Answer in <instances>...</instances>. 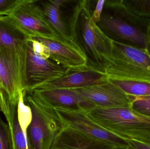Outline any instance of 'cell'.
<instances>
[{
  "label": "cell",
  "instance_id": "obj_1",
  "mask_svg": "<svg viewBox=\"0 0 150 149\" xmlns=\"http://www.w3.org/2000/svg\"><path fill=\"white\" fill-rule=\"evenodd\" d=\"M108 10L101 22L113 41L146 50L150 18L141 17L128 9L120 1H105Z\"/></svg>",
  "mask_w": 150,
  "mask_h": 149
},
{
  "label": "cell",
  "instance_id": "obj_2",
  "mask_svg": "<svg viewBox=\"0 0 150 149\" xmlns=\"http://www.w3.org/2000/svg\"><path fill=\"white\" fill-rule=\"evenodd\" d=\"M93 121L125 140L150 143V118L130 107H95L85 112Z\"/></svg>",
  "mask_w": 150,
  "mask_h": 149
},
{
  "label": "cell",
  "instance_id": "obj_3",
  "mask_svg": "<svg viewBox=\"0 0 150 149\" xmlns=\"http://www.w3.org/2000/svg\"><path fill=\"white\" fill-rule=\"evenodd\" d=\"M103 70L109 80L150 83V57L147 50L112 40V50L103 56Z\"/></svg>",
  "mask_w": 150,
  "mask_h": 149
},
{
  "label": "cell",
  "instance_id": "obj_4",
  "mask_svg": "<svg viewBox=\"0 0 150 149\" xmlns=\"http://www.w3.org/2000/svg\"><path fill=\"white\" fill-rule=\"evenodd\" d=\"M24 100L30 107L32 120L27 136L33 149H50L62 128L54 107L38 91H24Z\"/></svg>",
  "mask_w": 150,
  "mask_h": 149
},
{
  "label": "cell",
  "instance_id": "obj_5",
  "mask_svg": "<svg viewBox=\"0 0 150 149\" xmlns=\"http://www.w3.org/2000/svg\"><path fill=\"white\" fill-rule=\"evenodd\" d=\"M69 27L70 32L79 29L87 57L89 56L98 68L103 69V56L112 52V40L93 22L88 1H79L77 3L69 21Z\"/></svg>",
  "mask_w": 150,
  "mask_h": 149
},
{
  "label": "cell",
  "instance_id": "obj_6",
  "mask_svg": "<svg viewBox=\"0 0 150 149\" xmlns=\"http://www.w3.org/2000/svg\"><path fill=\"white\" fill-rule=\"evenodd\" d=\"M26 45L21 49L0 48V82L13 104L26 89Z\"/></svg>",
  "mask_w": 150,
  "mask_h": 149
},
{
  "label": "cell",
  "instance_id": "obj_7",
  "mask_svg": "<svg viewBox=\"0 0 150 149\" xmlns=\"http://www.w3.org/2000/svg\"><path fill=\"white\" fill-rule=\"evenodd\" d=\"M26 52L25 91L59 78L69 69L51 59L46 47L33 38L27 41Z\"/></svg>",
  "mask_w": 150,
  "mask_h": 149
},
{
  "label": "cell",
  "instance_id": "obj_8",
  "mask_svg": "<svg viewBox=\"0 0 150 149\" xmlns=\"http://www.w3.org/2000/svg\"><path fill=\"white\" fill-rule=\"evenodd\" d=\"M62 128H69L118 149H134L129 141L107 131L91 120L81 109L55 108Z\"/></svg>",
  "mask_w": 150,
  "mask_h": 149
},
{
  "label": "cell",
  "instance_id": "obj_9",
  "mask_svg": "<svg viewBox=\"0 0 150 149\" xmlns=\"http://www.w3.org/2000/svg\"><path fill=\"white\" fill-rule=\"evenodd\" d=\"M8 15L30 37H59L47 21L39 1L21 0Z\"/></svg>",
  "mask_w": 150,
  "mask_h": 149
},
{
  "label": "cell",
  "instance_id": "obj_10",
  "mask_svg": "<svg viewBox=\"0 0 150 149\" xmlns=\"http://www.w3.org/2000/svg\"><path fill=\"white\" fill-rule=\"evenodd\" d=\"M109 80L103 69L87 65L79 68H69L59 78L40 84L28 91L77 89L103 84Z\"/></svg>",
  "mask_w": 150,
  "mask_h": 149
},
{
  "label": "cell",
  "instance_id": "obj_11",
  "mask_svg": "<svg viewBox=\"0 0 150 149\" xmlns=\"http://www.w3.org/2000/svg\"><path fill=\"white\" fill-rule=\"evenodd\" d=\"M47 50L49 58L67 68H75L87 65L88 57L83 48L74 39L33 38Z\"/></svg>",
  "mask_w": 150,
  "mask_h": 149
},
{
  "label": "cell",
  "instance_id": "obj_12",
  "mask_svg": "<svg viewBox=\"0 0 150 149\" xmlns=\"http://www.w3.org/2000/svg\"><path fill=\"white\" fill-rule=\"evenodd\" d=\"M72 90L97 107H130L131 105L130 96L110 80L103 84Z\"/></svg>",
  "mask_w": 150,
  "mask_h": 149
},
{
  "label": "cell",
  "instance_id": "obj_13",
  "mask_svg": "<svg viewBox=\"0 0 150 149\" xmlns=\"http://www.w3.org/2000/svg\"><path fill=\"white\" fill-rule=\"evenodd\" d=\"M18 104L11 103L2 88L0 112L3 114L9 127L14 149H33L27 136L28 128H23L18 117Z\"/></svg>",
  "mask_w": 150,
  "mask_h": 149
},
{
  "label": "cell",
  "instance_id": "obj_14",
  "mask_svg": "<svg viewBox=\"0 0 150 149\" xmlns=\"http://www.w3.org/2000/svg\"><path fill=\"white\" fill-rule=\"evenodd\" d=\"M50 149H119L69 128H62Z\"/></svg>",
  "mask_w": 150,
  "mask_h": 149
},
{
  "label": "cell",
  "instance_id": "obj_15",
  "mask_svg": "<svg viewBox=\"0 0 150 149\" xmlns=\"http://www.w3.org/2000/svg\"><path fill=\"white\" fill-rule=\"evenodd\" d=\"M34 91H38L55 108L61 107L81 109L86 112L95 107L93 103L72 89H55Z\"/></svg>",
  "mask_w": 150,
  "mask_h": 149
},
{
  "label": "cell",
  "instance_id": "obj_16",
  "mask_svg": "<svg viewBox=\"0 0 150 149\" xmlns=\"http://www.w3.org/2000/svg\"><path fill=\"white\" fill-rule=\"evenodd\" d=\"M30 38L9 16L0 15V48L23 49Z\"/></svg>",
  "mask_w": 150,
  "mask_h": 149
},
{
  "label": "cell",
  "instance_id": "obj_17",
  "mask_svg": "<svg viewBox=\"0 0 150 149\" xmlns=\"http://www.w3.org/2000/svg\"><path fill=\"white\" fill-rule=\"evenodd\" d=\"M67 2L66 0H50L40 4L47 21L58 36L62 39L71 40L74 38L61 16V8Z\"/></svg>",
  "mask_w": 150,
  "mask_h": 149
},
{
  "label": "cell",
  "instance_id": "obj_18",
  "mask_svg": "<svg viewBox=\"0 0 150 149\" xmlns=\"http://www.w3.org/2000/svg\"><path fill=\"white\" fill-rule=\"evenodd\" d=\"M109 80L118 86L125 93L129 96L134 97L150 96V83L140 81Z\"/></svg>",
  "mask_w": 150,
  "mask_h": 149
},
{
  "label": "cell",
  "instance_id": "obj_19",
  "mask_svg": "<svg viewBox=\"0 0 150 149\" xmlns=\"http://www.w3.org/2000/svg\"><path fill=\"white\" fill-rule=\"evenodd\" d=\"M131 12L141 17L150 18V0H122Z\"/></svg>",
  "mask_w": 150,
  "mask_h": 149
},
{
  "label": "cell",
  "instance_id": "obj_20",
  "mask_svg": "<svg viewBox=\"0 0 150 149\" xmlns=\"http://www.w3.org/2000/svg\"><path fill=\"white\" fill-rule=\"evenodd\" d=\"M130 97V108L142 115L150 118V96Z\"/></svg>",
  "mask_w": 150,
  "mask_h": 149
},
{
  "label": "cell",
  "instance_id": "obj_21",
  "mask_svg": "<svg viewBox=\"0 0 150 149\" xmlns=\"http://www.w3.org/2000/svg\"><path fill=\"white\" fill-rule=\"evenodd\" d=\"M0 149H14L11 133L8 123L0 115Z\"/></svg>",
  "mask_w": 150,
  "mask_h": 149
},
{
  "label": "cell",
  "instance_id": "obj_22",
  "mask_svg": "<svg viewBox=\"0 0 150 149\" xmlns=\"http://www.w3.org/2000/svg\"><path fill=\"white\" fill-rule=\"evenodd\" d=\"M21 0H0V15H8Z\"/></svg>",
  "mask_w": 150,
  "mask_h": 149
},
{
  "label": "cell",
  "instance_id": "obj_23",
  "mask_svg": "<svg viewBox=\"0 0 150 149\" xmlns=\"http://www.w3.org/2000/svg\"><path fill=\"white\" fill-rule=\"evenodd\" d=\"M105 0L99 1L97 3L95 9L92 14V18L95 23H98L101 22L102 10L105 6Z\"/></svg>",
  "mask_w": 150,
  "mask_h": 149
},
{
  "label": "cell",
  "instance_id": "obj_24",
  "mask_svg": "<svg viewBox=\"0 0 150 149\" xmlns=\"http://www.w3.org/2000/svg\"><path fill=\"white\" fill-rule=\"evenodd\" d=\"M129 143L134 149H150V143L140 142L134 140H129Z\"/></svg>",
  "mask_w": 150,
  "mask_h": 149
},
{
  "label": "cell",
  "instance_id": "obj_25",
  "mask_svg": "<svg viewBox=\"0 0 150 149\" xmlns=\"http://www.w3.org/2000/svg\"><path fill=\"white\" fill-rule=\"evenodd\" d=\"M146 50L150 57V24L148 29V43H147Z\"/></svg>",
  "mask_w": 150,
  "mask_h": 149
},
{
  "label": "cell",
  "instance_id": "obj_26",
  "mask_svg": "<svg viewBox=\"0 0 150 149\" xmlns=\"http://www.w3.org/2000/svg\"><path fill=\"white\" fill-rule=\"evenodd\" d=\"M2 89V87H1V86H0V97H1V91Z\"/></svg>",
  "mask_w": 150,
  "mask_h": 149
},
{
  "label": "cell",
  "instance_id": "obj_27",
  "mask_svg": "<svg viewBox=\"0 0 150 149\" xmlns=\"http://www.w3.org/2000/svg\"></svg>",
  "mask_w": 150,
  "mask_h": 149
}]
</instances>
